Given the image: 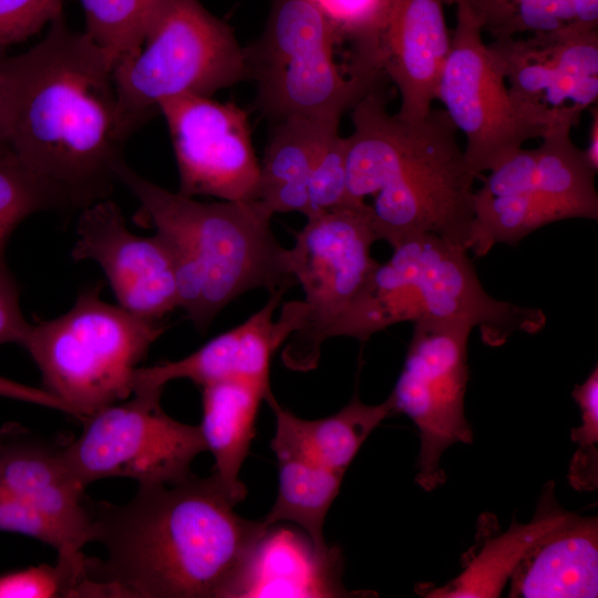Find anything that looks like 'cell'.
Returning a JSON list of instances; mask_svg holds the SVG:
<instances>
[{"label": "cell", "instance_id": "1", "mask_svg": "<svg viewBox=\"0 0 598 598\" xmlns=\"http://www.w3.org/2000/svg\"><path fill=\"white\" fill-rule=\"evenodd\" d=\"M115 62L63 16L28 51L0 56L2 143L56 199L80 212L111 198L132 135L121 116Z\"/></svg>", "mask_w": 598, "mask_h": 598}, {"label": "cell", "instance_id": "2", "mask_svg": "<svg viewBox=\"0 0 598 598\" xmlns=\"http://www.w3.org/2000/svg\"><path fill=\"white\" fill-rule=\"evenodd\" d=\"M93 543L87 577L110 598L239 597L267 528L239 516L214 474L138 485L126 504L89 499Z\"/></svg>", "mask_w": 598, "mask_h": 598}, {"label": "cell", "instance_id": "3", "mask_svg": "<svg viewBox=\"0 0 598 598\" xmlns=\"http://www.w3.org/2000/svg\"><path fill=\"white\" fill-rule=\"evenodd\" d=\"M351 109L348 195L353 204L374 196L378 239L393 246L427 233L470 251L475 176L447 113L431 109L420 121H403L386 111L378 84Z\"/></svg>", "mask_w": 598, "mask_h": 598}, {"label": "cell", "instance_id": "4", "mask_svg": "<svg viewBox=\"0 0 598 598\" xmlns=\"http://www.w3.org/2000/svg\"><path fill=\"white\" fill-rule=\"evenodd\" d=\"M116 176L166 245L178 308L198 331H206L228 303L247 291L287 292L297 285L288 248L277 240L272 214L259 200L198 202L148 181L125 161Z\"/></svg>", "mask_w": 598, "mask_h": 598}, {"label": "cell", "instance_id": "5", "mask_svg": "<svg viewBox=\"0 0 598 598\" xmlns=\"http://www.w3.org/2000/svg\"><path fill=\"white\" fill-rule=\"evenodd\" d=\"M364 288L331 326L328 339L361 342L390 326L411 321L461 320L482 341L501 347L516 332L536 333L546 324L539 308L495 299L482 286L468 250L434 234L410 235L392 246Z\"/></svg>", "mask_w": 598, "mask_h": 598}, {"label": "cell", "instance_id": "6", "mask_svg": "<svg viewBox=\"0 0 598 598\" xmlns=\"http://www.w3.org/2000/svg\"><path fill=\"white\" fill-rule=\"evenodd\" d=\"M165 328L104 301L95 285L65 313L30 323L21 347L38 365L43 389L84 421L133 394L137 363Z\"/></svg>", "mask_w": 598, "mask_h": 598}, {"label": "cell", "instance_id": "7", "mask_svg": "<svg viewBox=\"0 0 598 598\" xmlns=\"http://www.w3.org/2000/svg\"><path fill=\"white\" fill-rule=\"evenodd\" d=\"M246 79L245 48L198 0H166L140 49L113 69L121 116L131 134L166 101L210 96Z\"/></svg>", "mask_w": 598, "mask_h": 598}, {"label": "cell", "instance_id": "8", "mask_svg": "<svg viewBox=\"0 0 598 598\" xmlns=\"http://www.w3.org/2000/svg\"><path fill=\"white\" fill-rule=\"evenodd\" d=\"M337 38L311 0H276L261 37L245 48L257 104L276 121L339 118L379 80L343 75Z\"/></svg>", "mask_w": 598, "mask_h": 598}, {"label": "cell", "instance_id": "9", "mask_svg": "<svg viewBox=\"0 0 598 598\" xmlns=\"http://www.w3.org/2000/svg\"><path fill=\"white\" fill-rule=\"evenodd\" d=\"M307 219L288 249L290 271L305 293L299 300L300 326L286 340L281 355L293 371L317 367L329 329L357 299L379 264L371 256L378 237L365 202Z\"/></svg>", "mask_w": 598, "mask_h": 598}, {"label": "cell", "instance_id": "10", "mask_svg": "<svg viewBox=\"0 0 598 598\" xmlns=\"http://www.w3.org/2000/svg\"><path fill=\"white\" fill-rule=\"evenodd\" d=\"M162 392L135 391L83 421L82 433L62 448L80 484L114 477L138 485L172 484L190 475L194 458L207 451L204 437L199 425L164 412Z\"/></svg>", "mask_w": 598, "mask_h": 598}, {"label": "cell", "instance_id": "11", "mask_svg": "<svg viewBox=\"0 0 598 598\" xmlns=\"http://www.w3.org/2000/svg\"><path fill=\"white\" fill-rule=\"evenodd\" d=\"M413 324L404 364L389 398L394 414H405L419 430L421 448L415 482L431 492L445 483L440 467L445 450L473 441L464 413L467 342L473 327L461 320Z\"/></svg>", "mask_w": 598, "mask_h": 598}, {"label": "cell", "instance_id": "12", "mask_svg": "<svg viewBox=\"0 0 598 598\" xmlns=\"http://www.w3.org/2000/svg\"><path fill=\"white\" fill-rule=\"evenodd\" d=\"M457 22L441 73L436 99L466 137L467 165L475 177L491 171L545 131L512 97L506 80L483 40V31L460 1Z\"/></svg>", "mask_w": 598, "mask_h": 598}, {"label": "cell", "instance_id": "13", "mask_svg": "<svg viewBox=\"0 0 598 598\" xmlns=\"http://www.w3.org/2000/svg\"><path fill=\"white\" fill-rule=\"evenodd\" d=\"M488 45L509 93L545 132L574 125L598 96V32L576 24Z\"/></svg>", "mask_w": 598, "mask_h": 598}, {"label": "cell", "instance_id": "14", "mask_svg": "<svg viewBox=\"0 0 598 598\" xmlns=\"http://www.w3.org/2000/svg\"><path fill=\"white\" fill-rule=\"evenodd\" d=\"M181 194L257 200L260 177L247 113L235 103L188 95L164 102Z\"/></svg>", "mask_w": 598, "mask_h": 598}, {"label": "cell", "instance_id": "15", "mask_svg": "<svg viewBox=\"0 0 598 598\" xmlns=\"http://www.w3.org/2000/svg\"><path fill=\"white\" fill-rule=\"evenodd\" d=\"M74 260H92L104 271L118 306L145 319L162 320L178 308L172 256L155 233L134 234L111 198L79 212Z\"/></svg>", "mask_w": 598, "mask_h": 598}, {"label": "cell", "instance_id": "16", "mask_svg": "<svg viewBox=\"0 0 598 598\" xmlns=\"http://www.w3.org/2000/svg\"><path fill=\"white\" fill-rule=\"evenodd\" d=\"M285 293L283 290L270 293L266 305L244 323L215 337L187 357L136 368L133 392L163 390L166 383L178 379L189 380L200 388L227 380L270 386L271 358L298 327L290 302L283 305L281 316L274 320V312Z\"/></svg>", "mask_w": 598, "mask_h": 598}, {"label": "cell", "instance_id": "17", "mask_svg": "<svg viewBox=\"0 0 598 598\" xmlns=\"http://www.w3.org/2000/svg\"><path fill=\"white\" fill-rule=\"evenodd\" d=\"M444 3L452 0H394L382 38V69L395 84L408 122L424 118L436 99L451 35Z\"/></svg>", "mask_w": 598, "mask_h": 598}, {"label": "cell", "instance_id": "18", "mask_svg": "<svg viewBox=\"0 0 598 598\" xmlns=\"http://www.w3.org/2000/svg\"><path fill=\"white\" fill-rule=\"evenodd\" d=\"M62 448L31 436L20 426H3L0 485L68 528L85 546L93 542L90 504Z\"/></svg>", "mask_w": 598, "mask_h": 598}, {"label": "cell", "instance_id": "19", "mask_svg": "<svg viewBox=\"0 0 598 598\" xmlns=\"http://www.w3.org/2000/svg\"><path fill=\"white\" fill-rule=\"evenodd\" d=\"M509 578V597H597V517L566 512L528 547Z\"/></svg>", "mask_w": 598, "mask_h": 598}, {"label": "cell", "instance_id": "20", "mask_svg": "<svg viewBox=\"0 0 598 598\" xmlns=\"http://www.w3.org/2000/svg\"><path fill=\"white\" fill-rule=\"evenodd\" d=\"M556 221L535 189V150H516L489 171L474 193L471 247L485 256L496 244L517 245Z\"/></svg>", "mask_w": 598, "mask_h": 598}, {"label": "cell", "instance_id": "21", "mask_svg": "<svg viewBox=\"0 0 598 598\" xmlns=\"http://www.w3.org/2000/svg\"><path fill=\"white\" fill-rule=\"evenodd\" d=\"M276 417L271 448L277 458L296 457L332 471L346 473L368 436L394 414L391 399L368 405L355 392L337 413L306 420L282 408L274 398L268 402Z\"/></svg>", "mask_w": 598, "mask_h": 598}, {"label": "cell", "instance_id": "22", "mask_svg": "<svg viewBox=\"0 0 598 598\" xmlns=\"http://www.w3.org/2000/svg\"><path fill=\"white\" fill-rule=\"evenodd\" d=\"M341 569L338 549L321 555L308 537L270 526L257 546L240 597L352 596L340 582Z\"/></svg>", "mask_w": 598, "mask_h": 598}, {"label": "cell", "instance_id": "23", "mask_svg": "<svg viewBox=\"0 0 598 598\" xmlns=\"http://www.w3.org/2000/svg\"><path fill=\"white\" fill-rule=\"evenodd\" d=\"M274 398L271 386L244 380L202 386L199 429L215 460L213 474L236 505L247 495L239 473L255 436L259 405Z\"/></svg>", "mask_w": 598, "mask_h": 598}, {"label": "cell", "instance_id": "24", "mask_svg": "<svg viewBox=\"0 0 598 598\" xmlns=\"http://www.w3.org/2000/svg\"><path fill=\"white\" fill-rule=\"evenodd\" d=\"M339 118L292 116L276 121L260 164L259 200L272 215H309L308 185L318 144Z\"/></svg>", "mask_w": 598, "mask_h": 598}, {"label": "cell", "instance_id": "25", "mask_svg": "<svg viewBox=\"0 0 598 598\" xmlns=\"http://www.w3.org/2000/svg\"><path fill=\"white\" fill-rule=\"evenodd\" d=\"M573 125L548 128L535 150V189L556 221L571 218L597 220L596 169L586 152L570 138Z\"/></svg>", "mask_w": 598, "mask_h": 598}, {"label": "cell", "instance_id": "26", "mask_svg": "<svg viewBox=\"0 0 598 598\" xmlns=\"http://www.w3.org/2000/svg\"><path fill=\"white\" fill-rule=\"evenodd\" d=\"M277 460L278 494L261 522L266 527L293 523L305 532L319 554H329L333 548L326 543L323 525L344 473L296 457Z\"/></svg>", "mask_w": 598, "mask_h": 598}, {"label": "cell", "instance_id": "27", "mask_svg": "<svg viewBox=\"0 0 598 598\" xmlns=\"http://www.w3.org/2000/svg\"><path fill=\"white\" fill-rule=\"evenodd\" d=\"M394 0H311L332 28L337 41L354 48L351 73L379 78L382 38Z\"/></svg>", "mask_w": 598, "mask_h": 598}, {"label": "cell", "instance_id": "28", "mask_svg": "<svg viewBox=\"0 0 598 598\" xmlns=\"http://www.w3.org/2000/svg\"><path fill=\"white\" fill-rule=\"evenodd\" d=\"M457 1L493 40L549 33L575 24L574 0Z\"/></svg>", "mask_w": 598, "mask_h": 598}, {"label": "cell", "instance_id": "29", "mask_svg": "<svg viewBox=\"0 0 598 598\" xmlns=\"http://www.w3.org/2000/svg\"><path fill=\"white\" fill-rule=\"evenodd\" d=\"M165 1L81 0L85 32L116 63L140 49L151 20Z\"/></svg>", "mask_w": 598, "mask_h": 598}, {"label": "cell", "instance_id": "30", "mask_svg": "<svg viewBox=\"0 0 598 598\" xmlns=\"http://www.w3.org/2000/svg\"><path fill=\"white\" fill-rule=\"evenodd\" d=\"M55 565L42 564L0 575V598H92L85 555L58 554Z\"/></svg>", "mask_w": 598, "mask_h": 598}, {"label": "cell", "instance_id": "31", "mask_svg": "<svg viewBox=\"0 0 598 598\" xmlns=\"http://www.w3.org/2000/svg\"><path fill=\"white\" fill-rule=\"evenodd\" d=\"M42 210H60L54 196L0 144V267L14 229L28 216Z\"/></svg>", "mask_w": 598, "mask_h": 598}, {"label": "cell", "instance_id": "32", "mask_svg": "<svg viewBox=\"0 0 598 598\" xmlns=\"http://www.w3.org/2000/svg\"><path fill=\"white\" fill-rule=\"evenodd\" d=\"M339 124L330 125L323 133L315 153L309 185V215L351 203L347 187L348 140L339 135Z\"/></svg>", "mask_w": 598, "mask_h": 598}, {"label": "cell", "instance_id": "33", "mask_svg": "<svg viewBox=\"0 0 598 598\" xmlns=\"http://www.w3.org/2000/svg\"><path fill=\"white\" fill-rule=\"evenodd\" d=\"M574 400L581 412V424L570 432L578 444L569 464L568 481L580 492L598 486V368L595 365L585 382L575 385Z\"/></svg>", "mask_w": 598, "mask_h": 598}, {"label": "cell", "instance_id": "34", "mask_svg": "<svg viewBox=\"0 0 598 598\" xmlns=\"http://www.w3.org/2000/svg\"><path fill=\"white\" fill-rule=\"evenodd\" d=\"M0 532L18 533L53 547L58 554L81 551L84 545L68 528L0 485Z\"/></svg>", "mask_w": 598, "mask_h": 598}, {"label": "cell", "instance_id": "35", "mask_svg": "<svg viewBox=\"0 0 598 598\" xmlns=\"http://www.w3.org/2000/svg\"><path fill=\"white\" fill-rule=\"evenodd\" d=\"M64 0H0V52L62 16Z\"/></svg>", "mask_w": 598, "mask_h": 598}, {"label": "cell", "instance_id": "36", "mask_svg": "<svg viewBox=\"0 0 598 598\" xmlns=\"http://www.w3.org/2000/svg\"><path fill=\"white\" fill-rule=\"evenodd\" d=\"M30 323L20 307V288L7 265L0 267V344L21 346Z\"/></svg>", "mask_w": 598, "mask_h": 598}, {"label": "cell", "instance_id": "37", "mask_svg": "<svg viewBox=\"0 0 598 598\" xmlns=\"http://www.w3.org/2000/svg\"><path fill=\"white\" fill-rule=\"evenodd\" d=\"M0 396L56 409L68 413L66 408L44 389L29 386L0 377Z\"/></svg>", "mask_w": 598, "mask_h": 598}, {"label": "cell", "instance_id": "38", "mask_svg": "<svg viewBox=\"0 0 598 598\" xmlns=\"http://www.w3.org/2000/svg\"><path fill=\"white\" fill-rule=\"evenodd\" d=\"M575 24L584 29H597L598 0H574Z\"/></svg>", "mask_w": 598, "mask_h": 598}, {"label": "cell", "instance_id": "39", "mask_svg": "<svg viewBox=\"0 0 598 598\" xmlns=\"http://www.w3.org/2000/svg\"><path fill=\"white\" fill-rule=\"evenodd\" d=\"M586 155L591 164V166L597 171L598 169V112L595 107L592 124L590 130V141L589 146L585 150Z\"/></svg>", "mask_w": 598, "mask_h": 598}, {"label": "cell", "instance_id": "40", "mask_svg": "<svg viewBox=\"0 0 598 598\" xmlns=\"http://www.w3.org/2000/svg\"><path fill=\"white\" fill-rule=\"evenodd\" d=\"M2 143L1 128H0V144Z\"/></svg>", "mask_w": 598, "mask_h": 598}]
</instances>
